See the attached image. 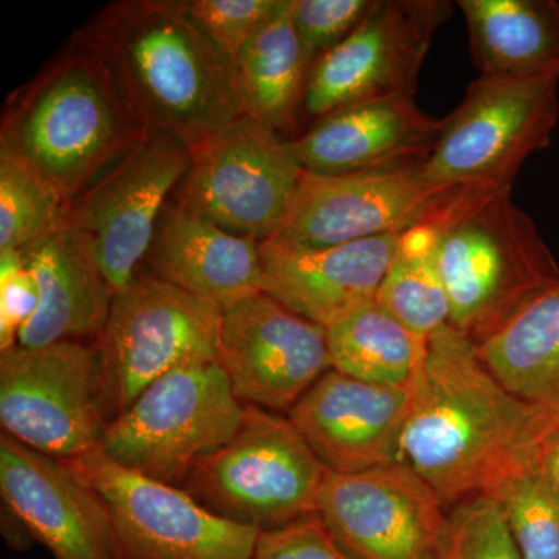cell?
I'll return each mask as SVG.
<instances>
[{"mask_svg":"<svg viewBox=\"0 0 559 559\" xmlns=\"http://www.w3.org/2000/svg\"><path fill=\"white\" fill-rule=\"evenodd\" d=\"M409 389L401 463L428 481L448 510L538 457L558 417L503 388L476 345L450 323L429 337Z\"/></svg>","mask_w":559,"mask_h":559,"instance_id":"cell-1","label":"cell"},{"mask_svg":"<svg viewBox=\"0 0 559 559\" xmlns=\"http://www.w3.org/2000/svg\"><path fill=\"white\" fill-rule=\"evenodd\" d=\"M108 70L146 131L191 151L245 116L234 61L193 20L187 0H120L73 33Z\"/></svg>","mask_w":559,"mask_h":559,"instance_id":"cell-2","label":"cell"},{"mask_svg":"<svg viewBox=\"0 0 559 559\" xmlns=\"http://www.w3.org/2000/svg\"><path fill=\"white\" fill-rule=\"evenodd\" d=\"M146 132L108 70L70 40L5 102L0 146L53 183L69 204Z\"/></svg>","mask_w":559,"mask_h":559,"instance_id":"cell-3","label":"cell"},{"mask_svg":"<svg viewBox=\"0 0 559 559\" xmlns=\"http://www.w3.org/2000/svg\"><path fill=\"white\" fill-rule=\"evenodd\" d=\"M421 221L436 231L450 325L474 345L559 282L554 252L510 189H452Z\"/></svg>","mask_w":559,"mask_h":559,"instance_id":"cell-4","label":"cell"},{"mask_svg":"<svg viewBox=\"0 0 559 559\" xmlns=\"http://www.w3.org/2000/svg\"><path fill=\"white\" fill-rule=\"evenodd\" d=\"M245 414L219 360H198L162 377L106 423L100 451L123 468L182 488L193 466L235 436Z\"/></svg>","mask_w":559,"mask_h":559,"instance_id":"cell-5","label":"cell"},{"mask_svg":"<svg viewBox=\"0 0 559 559\" xmlns=\"http://www.w3.org/2000/svg\"><path fill=\"white\" fill-rule=\"evenodd\" d=\"M326 474L288 417L246 406L235 436L182 488L219 518L267 532L314 514Z\"/></svg>","mask_w":559,"mask_h":559,"instance_id":"cell-6","label":"cell"},{"mask_svg":"<svg viewBox=\"0 0 559 559\" xmlns=\"http://www.w3.org/2000/svg\"><path fill=\"white\" fill-rule=\"evenodd\" d=\"M223 310L153 274L139 272L114 296L95 341L105 421L120 415L170 371L218 359Z\"/></svg>","mask_w":559,"mask_h":559,"instance_id":"cell-7","label":"cell"},{"mask_svg":"<svg viewBox=\"0 0 559 559\" xmlns=\"http://www.w3.org/2000/svg\"><path fill=\"white\" fill-rule=\"evenodd\" d=\"M559 75L479 76L444 117L439 140L419 165L439 189H510L522 165L550 145L559 121Z\"/></svg>","mask_w":559,"mask_h":559,"instance_id":"cell-8","label":"cell"},{"mask_svg":"<svg viewBox=\"0 0 559 559\" xmlns=\"http://www.w3.org/2000/svg\"><path fill=\"white\" fill-rule=\"evenodd\" d=\"M305 170L278 132L242 116L193 151L176 204L240 237L282 229Z\"/></svg>","mask_w":559,"mask_h":559,"instance_id":"cell-9","label":"cell"},{"mask_svg":"<svg viewBox=\"0 0 559 559\" xmlns=\"http://www.w3.org/2000/svg\"><path fill=\"white\" fill-rule=\"evenodd\" d=\"M95 345L64 341L0 353V423L32 450L72 462L100 451L106 421Z\"/></svg>","mask_w":559,"mask_h":559,"instance_id":"cell-10","label":"cell"},{"mask_svg":"<svg viewBox=\"0 0 559 559\" xmlns=\"http://www.w3.org/2000/svg\"><path fill=\"white\" fill-rule=\"evenodd\" d=\"M191 160L189 146L148 131L123 159L66 204L62 223L90 240L114 296L139 274L168 198L186 179Z\"/></svg>","mask_w":559,"mask_h":559,"instance_id":"cell-11","label":"cell"},{"mask_svg":"<svg viewBox=\"0 0 559 559\" xmlns=\"http://www.w3.org/2000/svg\"><path fill=\"white\" fill-rule=\"evenodd\" d=\"M108 507L120 559H252L260 530L219 518L183 488L110 462H68Z\"/></svg>","mask_w":559,"mask_h":559,"instance_id":"cell-12","label":"cell"},{"mask_svg":"<svg viewBox=\"0 0 559 559\" xmlns=\"http://www.w3.org/2000/svg\"><path fill=\"white\" fill-rule=\"evenodd\" d=\"M451 13L447 0H377L347 39L316 60L304 112L318 121L355 103L415 97L430 44Z\"/></svg>","mask_w":559,"mask_h":559,"instance_id":"cell-13","label":"cell"},{"mask_svg":"<svg viewBox=\"0 0 559 559\" xmlns=\"http://www.w3.org/2000/svg\"><path fill=\"white\" fill-rule=\"evenodd\" d=\"M316 513L352 558H443L450 510L404 463L355 474L329 471Z\"/></svg>","mask_w":559,"mask_h":559,"instance_id":"cell-14","label":"cell"},{"mask_svg":"<svg viewBox=\"0 0 559 559\" xmlns=\"http://www.w3.org/2000/svg\"><path fill=\"white\" fill-rule=\"evenodd\" d=\"M218 360L245 406L277 414L331 370L325 329L263 290L224 308Z\"/></svg>","mask_w":559,"mask_h":559,"instance_id":"cell-15","label":"cell"},{"mask_svg":"<svg viewBox=\"0 0 559 559\" xmlns=\"http://www.w3.org/2000/svg\"><path fill=\"white\" fill-rule=\"evenodd\" d=\"M447 191L428 182L419 165L342 176L305 173L272 240L330 248L401 234L425 218Z\"/></svg>","mask_w":559,"mask_h":559,"instance_id":"cell-16","label":"cell"},{"mask_svg":"<svg viewBox=\"0 0 559 559\" xmlns=\"http://www.w3.org/2000/svg\"><path fill=\"white\" fill-rule=\"evenodd\" d=\"M3 510L51 559H120L102 496L64 460L0 436Z\"/></svg>","mask_w":559,"mask_h":559,"instance_id":"cell-17","label":"cell"},{"mask_svg":"<svg viewBox=\"0 0 559 559\" xmlns=\"http://www.w3.org/2000/svg\"><path fill=\"white\" fill-rule=\"evenodd\" d=\"M409 388L373 384L331 369L288 412L330 473L355 474L401 462Z\"/></svg>","mask_w":559,"mask_h":559,"instance_id":"cell-18","label":"cell"},{"mask_svg":"<svg viewBox=\"0 0 559 559\" xmlns=\"http://www.w3.org/2000/svg\"><path fill=\"white\" fill-rule=\"evenodd\" d=\"M441 124L443 119L419 109L415 97L378 98L334 110L289 145L308 175L414 167L432 153Z\"/></svg>","mask_w":559,"mask_h":559,"instance_id":"cell-19","label":"cell"},{"mask_svg":"<svg viewBox=\"0 0 559 559\" xmlns=\"http://www.w3.org/2000/svg\"><path fill=\"white\" fill-rule=\"evenodd\" d=\"M401 234L330 248H299L272 238L260 241L261 290L326 329L377 299Z\"/></svg>","mask_w":559,"mask_h":559,"instance_id":"cell-20","label":"cell"},{"mask_svg":"<svg viewBox=\"0 0 559 559\" xmlns=\"http://www.w3.org/2000/svg\"><path fill=\"white\" fill-rule=\"evenodd\" d=\"M21 252L38 283L39 308L22 329L17 345L97 341L108 322L114 289L90 240L61 221Z\"/></svg>","mask_w":559,"mask_h":559,"instance_id":"cell-21","label":"cell"},{"mask_svg":"<svg viewBox=\"0 0 559 559\" xmlns=\"http://www.w3.org/2000/svg\"><path fill=\"white\" fill-rule=\"evenodd\" d=\"M156 277L221 310L261 293L260 241L230 234L171 204L146 255Z\"/></svg>","mask_w":559,"mask_h":559,"instance_id":"cell-22","label":"cell"},{"mask_svg":"<svg viewBox=\"0 0 559 559\" xmlns=\"http://www.w3.org/2000/svg\"><path fill=\"white\" fill-rule=\"evenodd\" d=\"M480 76L559 75L558 0H459Z\"/></svg>","mask_w":559,"mask_h":559,"instance_id":"cell-23","label":"cell"},{"mask_svg":"<svg viewBox=\"0 0 559 559\" xmlns=\"http://www.w3.org/2000/svg\"><path fill=\"white\" fill-rule=\"evenodd\" d=\"M476 348L503 388L525 403L559 415V282Z\"/></svg>","mask_w":559,"mask_h":559,"instance_id":"cell-24","label":"cell"},{"mask_svg":"<svg viewBox=\"0 0 559 559\" xmlns=\"http://www.w3.org/2000/svg\"><path fill=\"white\" fill-rule=\"evenodd\" d=\"M290 5L293 0L235 60L245 116L278 134L296 128L314 66L294 27Z\"/></svg>","mask_w":559,"mask_h":559,"instance_id":"cell-25","label":"cell"},{"mask_svg":"<svg viewBox=\"0 0 559 559\" xmlns=\"http://www.w3.org/2000/svg\"><path fill=\"white\" fill-rule=\"evenodd\" d=\"M331 369L373 384L409 388L421 364L414 337L377 299L326 326Z\"/></svg>","mask_w":559,"mask_h":559,"instance_id":"cell-26","label":"cell"},{"mask_svg":"<svg viewBox=\"0 0 559 559\" xmlns=\"http://www.w3.org/2000/svg\"><path fill=\"white\" fill-rule=\"evenodd\" d=\"M377 300L409 331L423 356L429 337L450 323V301L441 278L436 231L426 221L401 234Z\"/></svg>","mask_w":559,"mask_h":559,"instance_id":"cell-27","label":"cell"},{"mask_svg":"<svg viewBox=\"0 0 559 559\" xmlns=\"http://www.w3.org/2000/svg\"><path fill=\"white\" fill-rule=\"evenodd\" d=\"M484 496L502 510L521 559H559V498L538 457L511 471Z\"/></svg>","mask_w":559,"mask_h":559,"instance_id":"cell-28","label":"cell"},{"mask_svg":"<svg viewBox=\"0 0 559 559\" xmlns=\"http://www.w3.org/2000/svg\"><path fill=\"white\" fill-rule=\"evenodd\" d=\"M64 207L53 183L0 146V252L25 249L49 235Z\"/></svg>","mask_w":559,"mask_h":559,"instance_id":"cell-29","label":"cell"},{"mask_svg":"<svg viewBox=\"0 0 559 559\" xmlns=\"http://www.w3.org/2000/svg\"><path fill=\"white\" fill-rule=\"evenodd\" d=\"M441 559H521V555L498 503L476 496L450 510Z\"/></svg>","mask_w":559,"mask_h":559,"instance_id":"cell-30","label":"cell"},{"mask_svg":"<svg viewBox=\"0 0 559 559\" xmlns=\"http://www.w3.org/2000/svg\"><path fill=\"white\" fill-rule=\"evenodd\" d=\"M193 20L231 61L249 40L289 5V0H187Z\"/></svg>","mask_w":559,"mask_h":559,"instance_id":"cell-31","label":"cell"},{"mask_svg":"<svg viewBox=\"0 0 559 559\" xmlns=\"http://www.w3.org/2000/svg\"><path fill=\"white\" fill-rule=\"evenodd\" d=\"M374 5L377 0H293L290 17L316 62L347 39Z\"/></svg>","mask_w":559,"mask_h":559,"instance_id":"cell-32","label":"cell"},{"mask_svg":"<svg viewBox=\"0 0 559 559\" xmlns=\"http://www.w3.org/2000/svg\"><path fill=\"white\" fill-rule=\"evenodd\" d=\"M39 308V288L21 250L0 252V353L17 337Z\"/></svg>","mask_w":559,"mask_h":559,"instance_id":"cell-33","label":"cell"},{"mask_svg":"<svg viewBox=\"0 0 559 559\" xmlns=\"http://www.w3.org/2000/svg\"><path fill=\"white\" fill-rule=\"evenodd\" d=\"M252 559H355L333 539L318 513L260 532Z\"/></svg>","mask_w":559,"mask_h":559,"instance_id":"cell-34","label":"cell"},{"mask_svg":"<svg viewBox=\"0 0 559 559\" xmlns=\"http://www.w3.org/2000/svg\"><path fill=\"white\" fill-rule=\"evenodd\" d=\"M539 468L559 498V415L547 429L538 452Z\"/></svg>","mask_w":559,"mask_h":559,"instance_id":"cell-35","label":"cell"}]
</instances>
